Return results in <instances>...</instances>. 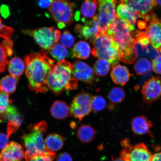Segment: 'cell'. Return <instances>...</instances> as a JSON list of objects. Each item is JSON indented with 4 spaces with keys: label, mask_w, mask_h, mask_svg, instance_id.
<instances>
[{
    "label": "cell",
    "mask_w": 161,
    "mask_h": 161,
    "mask_svg": "<svg viewBox=\"0 0 161 161\" xmlns=\"http://www.w3.org/2000/svg\"><path fill=\"white\" fill-rule=\"evenodd\" d=\"M23 118L15 106L9 105L3 113L0 114V123L8 121V138L17 131L23 122Z\"/></svg>",
    "instance_id": "7c38bea8"
},
{
    "label": "cell",
    "mask_w": 161,
    "mask_h": 161,
    "mask_svg": "<svg viewBox=\"0 0 161 161\" xmlns=\"http://www.w3.org/2000/svg\"><path fill=\"white\" fill-rule=\"evenodd\" d=\"M25 152L21 145L12 142L0 153V161H21L25 158Z\"/></svg>",
    "instance_id": "e0dca14e"
},
{
    "label": "cell",
    "mask_w": 161,
    "mask_h": 161,
    "mask_svg": "<svg viewBox=\"0 0 161 161\" xmlns=\"http://www.w3.org/2000/svg\"><path fill=\"white\" fill-rule=\"evenodd\" d=\"M22 32L25 35L33 37L42 50L47 53L54 45L58 43L60 36V31L56 30L55 27L25 30Z\"/></svg>",
    "instance_id": "52a82bcc"
},
{
    "label": "cell",
    "mask_w": 161,
    "mask_h": 161,
    "mask_svg": "<svg viewBox=\"0 0 161 161\" xmlns=\"http://www.w3.org/2000/svg\"><path fill=\"white\" fill-rule=\"evenodd\" d=\"M153 126L152 123L144 115L136 116L132 120V130L135 133L139 135L149 133Z\"/></svg>",
    "instance_id": "ffe728a7"
},
{
    "label": "cell",
    "mask_w": 161,
    "mask_h": 161,
    "mask_svg": "<svg viewBox=\"0 0 161 161\" xmlns=\"http://www.w3.org/2000/svg\"><path fill=\"white\" fill-rule=\"evenodd\" d=\"M123 147L120 153L119 158L124 161H152L153 155L143 143L134 146L130 144L128 139H125L121 142Z\"/></svg>",
    "instance_id": "ba28073f"
},
{
    "label": "cell",
    "mask_w": 161,
    "mask_h": 161,
    "mask_svg": "<svg viewBox=\"0 0 161 161\" xmlns=\"http://www.w3.org/2000/svg\"><path fill=\"white\" fill-rule=\"evenodd\" d=\"M94 71L97 75L100 76L107 75L110 69V65L107 60L99 59L97 60L93 66Z\"/></svg>",
    "instance_id": "4dcf8cb0"
},
{
    "label": "cell",
    "mask_w": 161,
    "mask_h": 161,
    "mask_svg": "<svg viewBox=\"0 0 161 161\" xmlns=\"http://www.w3.org/2000/svg\"><path fill=\"white\" fill-rule=\"evenodd\" d=\"M146 25L145 34L149 40L154 49H161V20L154 13L146 16L144 19Z\"/></svg>",
    "instance_id": "8fae6325"
},
{
    "label": "cell",
    "mask_w": 161,
    "mask_h": 161,
    "mask_svg": "<svg viewBox=\"0 0 161 161\" xmlns=\"http://www.w3.org/2000/svg\"><path fill=\"white\" fill-rule=\"evenodd\" d=\"M72 66V75L76 79L92 84L96 80L94 70L85 62L76 60Z\"/></svg>",
    "instance_id": "9a60e30c"
},
{
    "label": "cell",
    "mask_w": 161,
    "mask_h": 161,
    "mask_svg": "<svg viewBox=\"0 0 161 161\" xmlns=\"http://www.w3.org/2000/svg\"><path fill=\"white\" fill-rule=\"evenodd\" d=\"M9 139L7 135L0 132V150H3L8 144Z\"/></svg>",
    "instance_id": "60d3db41"
},
{
    "label": "cell",
    "mask_w": 161,
    "mask_h": 161,
    "mask_svg": "<svg viewBox=\"0 0 161 161\" xmlns=\"http://www.w3.org/2000/svg\"><path fill=\"white\" fill-rule=\"evenodd\" d=\"M97 18L96 15L84 25H78L75 26V31L80 37L90 41L100 35Z\"/></svg>",
    "instance_id": "2e32d148"
},
{
    "label": "cell",
    "mask_w": 161,
    "mask_h": 161,
    "mask_svg": "<svg viewBox=\"0 0 161 161\" xmlns=\"http://www.w3.org/2000/svg\"><path fill=\"white\" fill-rule=\"evenodd\" d=\"M72 66L65 60L58 62L50 70L47 78L48 88L56 96L66 91L77 89V80L72 75Z\"/></svg>",
    "instance_id": "3957f363"
},
{
    "label": "cell",
    "mask_w": 161,
    "mask_h": 161,
    "mask_svg": "<svg viewBox=\"0 0 161 161\" xmlns=\"http://www.w3.org/2000/svg\"><path fill=\"white\" fill-rule=\"evenodd\" d=\"M134 29V26L116 17L105 33L117 44L120 61L127 64H133L137 59L133 50Z\"/></svg>",
    "instance_id": "7a4b0ae2"
},
{
    "label": "cell",
    "mask_w": 161,
    "mask_h": 161,
    "mask_svg": "<svg viewBox=\"0 0 161 161\" xmlns=\"http://www.w3.org/2000/svg\"><path fill=\"white\" fill-rule=\"evenodd\" d=\"M56 161H72L71 156L66 152L60 153L56 157Z\"/></svg>",
    "instance_id": "f35d334b"
},
{
    "label": "cell",
    "mask_w": 161,
    "mask_h": 161,
    "mask_svg": "<svg viewBox=\"0 0 161 161\" xmlns=\"http://www.w3.org/2000/svg\"><path fill=\"white\" fill-rule=\"evenodd\" d=\"M126 97V93L122 88L115 87L112 88L108 94V97L110 103L108 106V109L112 110L115 108L114 104L121 103Z\"/></svg>",
    "instance_id": "603a6c76"
},
{
    "label": "cell",
    "mask_w": 161,
    "mask_h": 161,
    "mask_svg": "<svg viewBox=\"0 0 161 161\" xmlns=\"http://www.w3.org/2000/svg\"><path fill=\"white\" fill-rule=\"evenodd\" d=\"M142 93L144 102L152 103L161 96V78L153 76L145 82L142 86Z\"/></svg>",
    "instance_id": "4fadbf2b"
},
{
    "label": "cell",
    "mask_w": 161,
    "mask_h": 161,
    "mask_svg": "<svg viewBox=\"0 0 161 161\" xmlns=\"http://www.w3.org/2000/svg\"><path fill=\"white\" fill-rule=\"evenodd\" d=\"M131 76L128 68L120 64L114 66L111 72V77L113 81L116 84L122 86L125 85Z\"/></svg>",
    "instance_id": "d6986e66"
},
{
    "label": "cell",
    "mask_w": 161,
    "mask_h": 161,
    "mask_svg": "<svg viewBox=\"0 0 161 161\" xmlns=\"http://www.w3.org/2000/svg\"><path fill=\"white\" fill-rule=\"evenodd\" d=\"M116 12L117 18L135 27L137 21L138 15L130 6L126 4L120 3L117 8Z\"/></svg>",
    "instance_id": "ac0fdd59"
},
{
    "label": "cell",
    "mask_w": 161,
    "mask_h": 161,
    "mask_svg": "<svg viewBox=\"0 0 161 161\" xmlns=\"http://www.w3.org/2000/svg\"><path fill=\"white\" fill-rule=\"evenodd\" d=\"M160 52V53H161V49L158 50Z\"/></svg>",
    "instance_id": "bcb514c9"
},
{
    "label": "cell",
    "mask_w": 161,
    "mask_h": 161,
    "mask_svg": "<svg viewBox=\"0 0 161 161\" xmlns=\"http://www.w3.org/2000/svg\"><path fill=\"white\" fill-rule=\"evenodd\" d=\"M112 161H124L123 160H122V159L120 158H116V159H114V160H113Z\"/></svg>",
    "instance_id": "f6af8a7d"
},
{
    "label": "cell",
    "mask_w": 161,
    "mask_h": 161,
    "mask_svg": "<svg viewBox=\"0 0 161 161\" xmlns=\"http://www.w3.org/2000/svg\"><path fill=\"white\" fill-rule=\"evenodd\" d=\"M48 12L60 29L73 23L74 3L69 0H54Z\"/></svg>",
    "instance_id": "8992f818"
},
{
    "label": "cell",
    "mask_w": 161,
    "mask_h": 161,
    "mask_svg": "<svg viewBox=\"0 0 161 161\" xmlns=\"http://www.w3.org/2000/svg\"><path fill=\"white\" fill-rule=\"evenodd\" d=\"M45 142L46 149L49 152L53 153L62 149L65 143L63 137L56 133L48 135L46 137Z\"/></svg>",
    "instance_id": "44dd1931"
},
{
    "label": "cell",
    "mask_w": 161,
    "mask_h": 161,
    "mask_svg": "<svg viewBox=\"0 0 161 161\" xmlns=\"http://www.w3.org/2000/svg\"><path fill=\"white\" fill-rule=\"evenodd\" d=\"M120 3L128 5L136 12L138 18L144 19L153 13V10L157 5L155 0H119Z\"/></svg>",
    "instance_id": "5bb4252c"
},
{
    "label": "cell",
    "mask_w": 161,
    "mask_h": 161,
    "mask_svg": "<svg viewBox=\"0 0 161 161\" xmlns=\"http://www.w3.org/2000/svg\"><path fill=\"white\" fill-rule=\"evenodd\" d=\"M47 124L45 121H41L29 128L30 132L22 137L26 148L25 159L29 161L33 157L40 154L47 153L43 139V135L47 132Z\"/></svg>",
    "instance_id": "277c9868"
},
{
    "label": "cell",
    "mask_w": 161,
    "mask_h": 161,
    "mask_svg": "<svg viewBox=\"0 0 161 161\" xmlns=\"http://www.w3.org/2000/svg\"><path fill=\"white\" fill-rule=\"evenodd\" d=\"M106 101L105 98L99 95L92 97V110L96 113L103 110L106 107Z\"/></svg>",
    "instance_id": "1f68e13d"
},
{
    "label": "cell",
    "mask_w": 161,
    "mask_h": 161,
    "mask_svg": "<svg viewBox=\"0 0 161 161\" xmlns=\"http://www.w3.org/2000/svg\"><path fill=\"white\" fill-rule=\"evenodd\" d=\"M19 77L12 75L3 77L0 81V88L8 94L13 93L15 91Z\"/></svg>",
    "instance_id": "484cf974"
},
{
    "label": "cell",
    "mask_w": 161,
    "mask_h": 161,
    "mask_svg": "<svg viewBox=\"0 0 161 161\" xmlns=\"http://www.w3.org/2000/svg\"><path fill=\"white\" fill-rule=\"evenodd\" d=\"M157 4L161 7V0H155Z\"/></svg>",
    "instance_id": "ee69618b"
},
{
    "label": "cell",
    "mask_w": 161,
    "mask_h": 161,
    "mask_svg": "<svg viewBox=\"0 0 161 161\" xmlns=\"http://www.w3.org/2000/svg\"><path fill=\"white\" fill-rule=\"evenodd\" d=\"M53 59L58 62L64 60L69 56L68 50L65 46L59 44H56L49 52Z\"/></svg>",
    "instance_id": "f1b7e54d"
},
{
    "label": "cell",
    "mask_w": 161,
    "mask_h": 161,
    "mask_svg": "<svg viewBox=\"0 0 161 161\" xmlns=\"http://www.w3.org/2000/svg\"><path fill=\"white\" fill-rule=\"evenodd\" d=\"M60 41L65 47L70 48L74 45L75 38L69 31L66 30L60 36Z\"/></svg>",
    "instance_id": "836d02e7"
},
{
    "label": "cell",
    "mask_w": 161,
    "mask_h": 161,
    "mask_svg": "<svg viewBox=\"0 0 161 161\" xmlns=\"http://www.w3.org/2000/svg\"><path fill=\"white\" fill-rule=\"evenodd\" d=\"M91 48L89 44L84 41L76 43L73 48V54L78 59H86L89 58Z\"/></svg>",
    "instance_id": "4316f807"
},
{
    "label": "cell",
    "mask_w": 161,
    "mask_h": 161,
    "mask_svg": "<svg viewBox=\"0 0 161 161\" xmlns=\"http://www.w3.org/2000/svg\"><path fill=\"white\" fill-rule=\"evenodd\" d=\"M97 8V0H84L80 10V14L83 17L82 21L84 22L85 19L95 17Z\"/></svg>",
    "instance_id": "cb8c5ba5"
},
{
    "label": "cell",
    "mask_w": 161,
    "mask_h": 161,
    "mask_svg": "<svg viewBox=\"0 0 161 161\" xmlns=\"http://www.w3.org/2000/svg\"><path fill=\"white\" fill-rule=\"evenodd\" d=\"M14 31V30L12 28L3 25L0 18V37L5 39H10L13 36Z\"/></svg>",
    "instance_id": "e575fe53"
},
{
    "label": "cell",
    "mask_w": 161,
    "mask_h": 161,
    "mask_svg": "<svg viewBox=\"0 0 161 161\" xmlns=\"http://www.w3.org/2000/svg\"><path fill=\"white\" fill-rule=\"evenodd\" d=\"M53 1L54 0H36L37 5L43 9L49 8Z\"/></svg>",
    "instance_id": "ab89813d"
},
{
    "label": "cell",
    "mask_w": 161,
    "mask_h": 161,
    "mask_svg": "<svg viewBox=\"0 0 161 161\" xmlns=\"http://www.w3.org/2000/svg\"><path fill=\"white\" fill-rule=\"evenodd\" d=\"M152 68L153 71L156 74L161 75V56H157L153 60Z\"/></svg>",
    "instance_id": "74e56055"
},
{
    "label": "cell",
    "mask_w": 161,
    "mask_h": 161,
    "mask_svg": "<svg viewBox=\"0 0 161 161\" xmlns=\"http://www.w3.org/2000/svg\"><path fill=\"white\" fill-rule=\"evenodd\" d=\"M4 42V46L6 47V49L9 55L12 54V46H13V42L11 40L5 39Z\"/></svg>",
    "instance_id": "b9f144b4"
},
{
    "label": "cell",
    "mask_w": 161,
    "mask_h": 161,
    "mask_svg": "<svg viewBox=\"0 0 161 161\" xmlns=\"http://www.w3.org/2000/svg\"><path fill=\"white\" fill-rule=\"evenodd\" d=\"M50 113L56 119H63L67 117L70 114L69 108L65 102L56 101L52 104Z\"/></svg>",
    "instance_id": "7402d4cb"
},
{
    "label": "cell",
    "mask_w": 161,
    "mask_h": 161,
    "mask_svg": "<svg viewBox=\"0 0 161 161\" xmlns=\"http://www.w3.org/2000/svg\"><path fill=\"white\" fill-rule=\"evenodd\" d=\"M55 156V153L50 152L35 156L29 161H53Z\"/></svg>",
    "instance_id": "8d00e7d4"
},
{
    "label": "cell",
    "mask_w": 161,
    "mask_h": 161,
    "mask_svg": "<svg viewBox=\"0 0 161 161\" xmlns=\"http://www.w3.org/2000/svg\"><path fill=\"white\" fill-rule=\"evenodd\" d=\"M92 96L85 92H82L75 97L69 107L70 115L79 120L89 114L92 110Z\"/></svg>",
    "instance_id": "30bf717a"
},
{
    "label": "cell",
    "mask_w": 161,
    "mask_h": 161,
    "mask_svg": "<svg viewBox=\"0 0 161 161\" xmlns=\"http://www.w3.org/2000/svg\"><path fill=\"white\" fill-rule=\"evenodd\" d=\"M97 22L101 34H105L110 24L116 18L117 0H97Z\"/></svg>",
    "instance_id": "9c48e42d"
},
{
    "label": "cell",
    "mask_w": 161,
    "mask_h": 161,
    "mask_svg": "<svg viewBox=\"0 0 161 161\" xmlns=\"http://www.w3.org/2000/svg\"><path fill=\"white\" fill-rule=\"evenodd\" d=\"M25 75L30 90L37 93H45L49 90L47 80L55 60L51 59L47 52L33 53L25 57Z\"/></svg>",
    "instance_id": "6da1fadb"
},
{
    "label": "cell",
    "mask_w": 161,
    "mask_h": 161,
    "mask_svg": "<svg viewBox=\"0 0 161 161\" xmlns=\"http://www.w3.org/2000/svg\"><path fill=\"white\" fill-rule=\"evenodd\" d=\"M152 68V64L149 60L145 58H142L138 60L134 66L136 73L139 75H144L149 73Z\"/></svg>",
    "instance_id": "f546056e"
},
{
    "label": "cell",
    "mask_w": 161,
    "mask_h": 161,
    "mask_svg": "<svg viewBox=\"0 0 161 161\" xmlns=\"http://www.w3.org/2000/svg\"><path fill=\"white\" fill-rule=\"evenodd\" d=\"M90 42L93 46L92 53L94 57L107 60L112 68L118 65L120 60L118 46L109 36L100 34Z\"/></svg>",
    "instance_id": "5b68a950"
},
{
    "label": "cell",
    "mask_w": 161,
    "mask_h": 161,
    "mask_svg": "<svg viewBox=\"0 0 161 161\" xmlns=\"http://www.w3.org/2000/svg\"><path fill=\"white\" fill-rule=\"evenodd\" d=\"M152 161H161V152L154 154Z\"/></svg>",
    "instance_id": "7bdbcfd3"
},
{
    "label": "cell",
    "mask_w": 161,
    "mask_h": 161,
    "mask_svg": "<svg viewBox=\"0 0 161 161\" xmlns=\"http://www.w3.org/2000/svg\"><path fill=\"white\" fill-rule=\"evenodd\" d=\"M96 132L92 126L87 125H82L78 130L76 136L82 142H92L96 138Z\"/></svg>",
    "instance_id": "d4e9b609"
},
{
    "label": "cell",
    "mask_w": 161,
    "mask_h": 161,
    "mask_svg": "<svg viewBox=\"0 0 161 161\" xmlns=\"http://www.w3.org/2000/svg\"><path fill=\"white\" fill-rule=\"evenodd\" d=\"M25 66V62L23 60L19 58L15 57L10 60L8 70L11 75L19 77L24 73Z\"/></svg>",
    "instance_id": "83f0119b"
},
{
    "label": "cell",
    "mask_w": 161,
    "mask_h": 161,
    "mask_svg": "<svg viewBox=\"0 0 161 161\" xmlns=\"http://www.w3.org/2000/svg\"><path fill=\"white\" fill-rule=\"evenodd\" d=\"M8 63L7 53L3 46L0 43V72L4 71Z\"/></svg>",
    "instance_id": "d590c367"
},
{
    "label": "cell",
    "mask_w": 161,
    "mask_h": 161,
    "mask_svg": "<svg viewBox=\"0 0 161 161\" xmlns=\"http://www.w3.org/2000/svg\"><path fill=\"white\" fill-rule=\"evenodd\" d=\"M12 102L9 94L0 88V114L3 113Z\"/></svg>",
    "instance_id": "d6a6232c"
}]
</instances>
